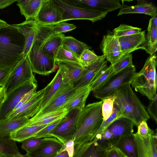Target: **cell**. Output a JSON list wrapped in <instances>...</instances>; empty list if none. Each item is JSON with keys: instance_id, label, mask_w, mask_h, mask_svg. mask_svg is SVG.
<instances>
[{"instance_id": "obj_1", "label": "cell", "mask_w": 157, "mask_h": 157, "mask_svg": "<svg viewBox=\"0 0 157 157\" xmlns=\"http://www.w3.org/2000/svg\"><path fill=\"white\" fill-rule=\"evenodd\" d=\"M102 101L88 104L81 111L76 132L72 140L75 147L92 141L103 121Z\"/></svg>"}, {"instance_id": "obj_2", "label": "cell", "mask_w": 157, "mask_h": 157, "mask_svg": "<svg viewBox=\"0 0 157 157\" xmlns=\"http://www.w3.org/2000/svg\"><path fill=\"white\" fill-rule=\"evenodd\" d=\"M129 83L120 87L111 94L116 98L114 106L119 111L121 117L128 119L137 126L150 118L145 106L134 92Z\"/></svg>"}, {"instance_id": "obj_3", "label": "cell", "mask_w": 157, "mask_h": 157, "mask_svg": "<svg viewBox=\"0 0 157 157\" xmlns=\"http://www.w3.org/2000/svg\"><path fill=\"white\" fill-rule=\"evenodd\" d=\"M23 36L10 25L0 29V67L11 71L23 57Z\"/></svg>"}, {"instance_id": "obj_4", "label": "cell", "mask_w": 157, "mask_h": 157, "mask_svg": "<svg viewBox=\"0 0 157 157\" xmlns=\"http://www.w3.org/2000/svg\"><path fill=\"white\" fill-rule=\"evenodd\" d=\"M156 65V55L155 54L150 55L141 70L136 73L130 83L136 91L150 101L157 94Z\"/></svg>"}, {"instance_id": "obj_5", "label": "cell", "mask_w": 157, "mask_h": 157, "mask_svg": "<svg viewBox=\"0 0 157 157\" xmlns=\"http://www.w3.org/2000/svg\"><path fill=\"white\" fill-rule=\"evenodd\" d=\"M43 44L41 40L36 35L27 57L33 72L47 75L55 71L56 63L54 59L43 52Z\"/></svg>"}, {"instance_id": "obj_6", "label": "cell", "mask_w": 157, "mask_h": 157, "mask_svg": "<svg viewBox=\"0 0 157 157\" xmlns=\"http://www.w3.org/2000/svg\"><path fill=\"white\" fill-rule=\"evenodd\" d=\"M136 71L134 65L125 68L117 73H113L102 86L93 92L94 96L101 100L108 97L117 89L130 83Z\"/></svg>"}, {"instance_id": "obj_7", "label": "cell", "mask_w": 157, "mask_h": 157, "mask_svg": "<svg viewBox=\"0 0 157 157\" xmlns=\"http://www.w3.org/2000/svg\"><path fill=\"white\" fill-rule=\"evenodd\" d=\"M33 73L27 56L23 57L10 71L3 86L6 95L25 82L36 80Z\"/></svg>"}, {"instance_id": "obj_8", "label": "cell", "mask_w": 157, "mask_h": 157, "mask_svg": "<svg viewBox=\"0 0 157 157\" xmlns=\"http://www.w3.org/2000/svg\"><path fill=\"white\" fill-rule=\"evenodd\" d=\"M81 111L75 109L68 112L49 134L48 137L56 138L63 144L72 140L76 131L78 120Z\"/></svg>"}, {"instance_id": "obj_9", "label": "cell", "mask_w": 157, "mask_h": 157, "mask_svg": "<svg viewBox=\"0 0 157 157\" xmlns=\"http://www.w3.org/2000/svg\"><path fill=\"white\" fill-rule=\"evenodd\" d=\"M63 10V21L73 20H87L93 23L101 20L107 15L99 11L76 6L65 2L63 0H54Z\"/></svg>"}, {"instance_id": "obj_10", "label": "cell", "mask_w": 157, "mask_h": 157, "mask_svg": "<svg viewBox=\"0 0 157 157\" xmlns=\"http://www.w3.org/2000/svg\"><path fill=\"white\" fill-rule=\"evenodd\" d=\"M37 87L36 80L27 81L11 91L0 106V120L5 119L19 102L22 96Z\"/></svg>"}, {"instance_id": "obj_11", "label": "cell", "mask_w": 157, "mask_h": 157, "mask_svg": "<svg viewBox=\"0 0 157 157\" xmlns=\"http://www.w3.org/2000/svg\"><path fill=\"white\" fill-rule=\"evenodd\" d=\"M63 12L54 0H43L35 21L42 25H55L62 22Z\"/></svg>"}, {"instance_id": "obj_12", "label": "cell", "mask_w": 157, "mask_h": 157, "mask_svg": "<svg viewBox=\"0 0 157 157\" xmlns=\"http://www.w3.org/2000/svg\"><path fill=\"white\" fill-rule=\"evenodd\" d=\"M44 93V88L36 91L25 104L17 110L8 114L6 118L26 117L29 119L32 117L41 109V103Z\"/></svg>"}, {"instance_id": "obj_13", "label": "cell", "mask_w": 157, "mask_h": 157, "mask_svg": "<svg viewBox=\"0 0 157 157\" xmlns=\"http://www.w3.org/2000/svg\"><path fill=\"white\" fill-rule=\"evenodd\" d=\"M76 88L72 84L63 83L47 104L36 114H40L63 108Z\"/></svg>"}, {"instance_id": "obj_14", "label": "cell", "mask_w": 157, "mask_h": 157, "mask_svg": "<svg viewBox=\"0 0 157 157\" xmlns=\"http://www.w3.org/2000/svg\"><path fill=\"white\" fill-rule=\"evenodd\" d=\"M66 2L82 8L94 10L107 13L120 8L119 0H63Z\"/></svg>"}, {"instance_id": "obj_15", "label": "cell", "mask_w": 157, "mask_h": 157, "mask_svg": "<svg viewBox=\"0 0 157 157\" xmlns=\"http://www.w3.org/2000/svg\"><path fill=\"white\" fill-rule=\"evenodd\" d=\"M134 125L133 122L124 117L120 118L112 123L106 128L112 134L107 151L114 147L122 137L133 134Z\"/></svg>"}, {"instance_id": "obj_16", "label": "cell", "mask_w": 157, "mask_h": 157, "mask_svg": "<svg viewBox=\"0 0 157 157\" xmlns=\"http://www.w3.org/2000/svg\"><path fill=\"white\" fill-rule=\"evenodd\" d=\"M61 75L62 83L73 84L82 76L85 68L75 63L66 61H56Z\"/></svg>"}, {"instance_id": "obj_17", "label": "cell", "mask_w": 157, "mask_h": 157, "mask_svg": "<svg viewBox=\"0 0 157 157\" xmlns=\"http://www.w3.org/2000/svg\"><path fill=\"white\" fill-rule=\"evenodd\" d=\"M137 148L138 157H157V132L143 137L133 133Z\"/></svg>"}, {"instance_id": "obj_18", "label": "cell", "mask_w": 157, "mask_h": 157, "mask_svg": "<svg viewBox=\"0 0 157 157\" xmlns=\"http://www.w3.org/2000/svg\"><path fill=\"white\" fill-rule=\"evenodd\" d=\"M11 25L23 36L25 42L23 57H27L35 39L37 28V22L35 20H25L21 23Z\"/></svg>"}, {"instance_id": "obj_19", "label": "cell", "mask_w": 157, "mask_h": 157, "mask_svg": "<svg viewBox=\"0 0 157 157\" xmlns=\"http://www.w3.org/2000/svg\"><path fill=\"white\" fill-rule=\"evenodd\" d=\"M145 32V30L130 35L117 37L121 51L127 55L139 49H143L142 45H144L146 41Z\"/></svg>"}, {"instance_id": "obj_20", "label": "cell", "mask_w": 157, "mask_h": 157, "mask_svg": "<svg viewBox=\"0 0 157 157\" xmlns=\"http://www.w3.org/2000/svg\"><path fill=\"white\" fill-rule=\"evenodd\" d=\"M106 56L102 55L101 58L96 62L85 69L80 78L74 84L75 88L89 85L93 79L101 71L107 67V61L105 60Z\"/></svg>"}, {"instance_id": "obj_21", "label": "cell", "mask_w": 157, "mask_h": 157, "mask_svg": "<svg viewBox=\"0 0 157 157\" xmlns=\"http://www.w3.org/2000/svg\"><path fill=\"white\" fill-rule=\"evenodd\" d=\"M63 144L55 137H49L40 147L29 153V157H54L59 153Z\"/></svg>"}, {"instance_id": "obj_22", "label": "cell", "mask_w": 157, "mask_h": 157, "mask_svg": "<svg viewBox=\"0 0 157 157\" xmlns=\"http://www.w3.org/2000/svg\"><path fill=\"white\" fill-rule=\"evenodd\" d=\"M91 91L89 85L76 88L63 108L68 112L75 109L81 111L85 106L86 100Z\"/></svg>"}, {"instance_id": "obj_23", "label": "cell", "mask_w": 157, "mask_h": 157, "mask_svg": "<svg viewBox=\"0 0 157 157\" xmlns=\"http://www.w3.org/2000/svg\"><path fill=\"white\" fill-rule=\"evenodd\" d=\"M137 3L134 6H128L122 2V4L117 16L122 14L139 13L154 16L157 13L156 7L152 2L145 0H138Z\"/></svg>"}, {"instance_id": "obj_24", "label": "cell", "mask_w": 157, "mask_h": 157, "mask_svg": "<svg viewBox=\"0 0 157 157\" xmlns=\"http://www.w3.org/2000/svg\"><path fill=\"white\" fill-rule=\"evenodd\" d=\"M68 113L64 108L40 114H36L28 120L27 125H42L50 124L63 117Z\"/></svg>"}, {"instance_id": "obj_25", "label": "cell", "mask_w": 157, "mask_h": 157, "mask_svg": "<svg viewBox=\"0 0 157 157\" xmlns=\"http://www.w3.org/2000/svg\"><path fill=\"white\" fill-rule=\"evenodd\" d=\"M74 148L72 157H106L107 152L93 140Z\"/></svg>"}, {"instance_id": "obj_26", "label": "cell", "mask_w": 157, "mask_h": 157, "mask_svg": "<svg viewBox=\"0 0 157 157\" xmlns=\"http://www.w3.org/2000/svg\"><path fill=\"white\" fill-rule=\"evenodd\" d=\"M133 134L122 137L114 147L120 152L123 157H138L137 146Z\"/></svg>"}, {"instance_id": "obj_27", "label": "cell", "mask_w": 157, "mask_h": 157, "mask_svg": "<svg viewBox=\"0 0 157 157\" xmlns=\"http://www.w3.org/2000/svg\"><path fill=\"white\" fill-rule=\"evenodd\" d=\"M65 36L63 33L54 34L50 36L43 43L42 47L43 52L55 59L58 50L62 46Z\"/></svg>"}, {"instance_id": "obj_28", "label": "cell", "mask_w": 157, "mask_h": 157, "mask_svg": "<svg viewBox=\"0 0 157 157\" xmlns=\"http://www.w3.org/2000/svg\"><path fill=\"white\" fill-rule=\"evenodd\" d=\"M49 124L42 125H27L25 124L12 132L9 137L15 141L22 142L29 138L34 137L37 132Z\"/></svg>"}, {"instance_id": "obj_29", "label": "cell", "mask_w": 157, "mask_h": 157, "mask_svg": "<svg viewBox=\"0 0 157 157\" xmlns=\"http://www.w3.org/2000/svg\"><path fill=\"white\" fill-rule=\"evenodd\" d=\"M29 119L26 117L0 120V136L9 137L13 131L25 125Z\"/></svg>"}, {"instance_id": "obj_30", "label": "cell", "mask_w": 157, "mask_h": 157, "mask_svg": "<svg viewBox=\"0 0 157 157\" xmlns=\"http://www.w3.org/2000/svg\"><path fill=\"white\" fill-rule=\"evenodd\" d=\"M62 83V76L58 70L52 80L44 88V93L42 101L41 109L48 102Z\"/></svg>"}, {"instance_id": "obj_31", "label": "cell", "mask_w": 157, "mask_h": 157, "mask_svg": "<svg viewBox=\"0 0 157 157\" xmlns=\"http://www.w3.org/2000/svg\"><path fill=\"white\" fill-rule=\"evenodd\" d=\"M62 46L72 52L78 58L84 50L92 48L90 46L71 36H65Z\"/></svg>"}, {"instance_id": "obj_32", "label": "cell", "mask_w": 157, "mask_h": 157, "mask_svg": "<svg viewBox=\"0 0 157 157\" xmlns=\"http://www.w3.org/2000/svg\"><path fill=\"white\" fill-rule=\"evenodd\" d=\"M100 47L103 55L106 56L111 53L121 51L117 37L115 36L113 34L104 35Z\"/></svg>"}, {"instance_id": "obj_33", "label": "cell", "mask_w": 157, "mask_h": 157, "mask_svg": "<svg viewBox=\"0 0 157 157\" xmlns=\"http://www.w3.org/2000/svg\"><path fill=\"white\" fill-rule=\"evenodd\" d=\"M43 0H29L27 4L20 8L21 13L26 20H35L39 11Z\"/></svg>"}, {"instance_id": "obj_34", "label": "cell", "mask_w": 157, "mask_h": 157, "mask_svg": "<svg viewBox=\"0 0 157 157\" xmlns=\"http://www.w3.org/2000/svg\"><path fill=\"white\" fill-rule=\"evenodd\" d=\"M147 30L146 41L143 47L150 55L157 50V27L149 23Z\"/></svg>"}, {"instance_id": "obj_35", "label": "cell", "mask_w": 157, "mask_h": 157, "mask_svg": "<svg viewBox=\"0 0 157 157\" xmlns=\"http://www.w3.org/2000/svg\"><path fill=\"white\" fill-rule=\"evenodd\" d=\"M113 73L112 65L101 71L89 85L91 91L94 92L102 86Z\"/></svg>"}, {"instance_id": "obj_36", "label": "cell", "mask_w": 157, "mask_h": 157, "mask_svg": "<svg viewBox=\"0 0 157 157\" xmlns=\"http://www.w3.org/2000/svg\"><path fill=\"white\" fill-rule=\"evenodd\" d=\"M0 152L6 155L12 156L21 154L16 141L9 137L0 136Z\"/></svg>"}, {"instance_id": "obj_37", "label": "cell", "mask_w": 157, "mask_h": 157, "mask_svg": "<svg viewBox=\"0 0 157 157\" xmlns=\"http://www.w3.org/2000/svg\"><path fill=\"white\" fill-rule=\"evenodd\" d=\"M57 61H66L75 63L82 65L79 58L73 52L63 47L62 46L58 50L55 57Z\"/></svg>"}, {"instance_id": "obj_38", "label": "cell", "mask_w": 157, "mask_h": 157, "mask_svg": "<svg viewBox=\"0 0 157 157\" xmlns=\"http://www.w3.org/2000/svg\"><path fill=\"white\" fill-rule=\"evenodd\" d=\"M48 138H39L32 137L29 138L22 142L21 147L27 153H29L40 147L48 140Z\"/></svg>"}, {"instance_id": "obj_39", "label": "cell", "mask_w": 157, "mask_h": 157, "mask_svg": "<svg viewBox=\"0 0 157 157\" xmlns=\"http://www.w3.org/2000/svg\"><path fill=\"white\" fill-rule=\"evenodd\" d=\"M141 28L121 24L113 30V35L116 37L130 35L141 31Z\"/></svg>"}, {"instance_id": "obj_40", "label": "cell", "mask_w": 157, "mask_h": 157, "mask_svg": "<svg viewBox=\"0 0 157 157\" xmlns=\"http://www.w3.org/2000/svg\"><path fill=\"white\" fill-rule=\"evenodd\" d=\"M97 56L93 50L86 49L80 55L79 59L84 67L89 66L98 61L102 57Z\"/></svg>"}, {"instance_id": "obj_41", "label": "cell", "mask_w": 157, "mask_h": 157, "mask_svg": "<svg viewBox=\"0 0 157 157\" xmlns=\"http://www.w3.org/2000/svg\"><path fill=\"white\" fill-rule=\"evenodd\" d=\"M116 98V96L111 94L108 97L102 100L101 111L103 121L106 120L112 115L113 112L114 102Z\"/></svg>"}, {"instance_id": "obj_42", "label": "cell", "mask_w": 157, "mask_h": 157, "mask_svg": "<svg viewBox=\"0 0 157 157\" xmlns=\"http://www.w3.org/2000/svg\"><path fill=\"white\" fill-rule=\"evenodd\" d=\"M121 117V115L119 110L113 105V112L112 115L106 120L102 121L99 128L95 133L93 140L98 138L112 123Z\"/></svg>"}, {"instance_id": "obj_43", "label": "cell", "mask_w": 157, "mask_h": 157, "mask_svg": "<svg viewBox=\"0 0 157 157\" xmlns=\"http://www.w3.org/2000/svg\"><path fill=\"white\" fill-rule=\"evenodd\" d=\"M132 54L126 55L113 64L112 66L113 73H117L124 69L134 66L132 61Z\"/></svg>"}, {"instance_id": "obj_44", "label": "cell", "mask_w": 157, "mask_h": 157, "mask_svg": "<svg viewBox=\"0 0 157 157\" xmlns=\"http://www.w3.org/2000/svg\"><path fill=\"white\" fill-rule=\"evenodd\" d=\"M76 26L73 24H70L63 21L54 25L53 30L55 34L66 33L76 28Z\"/></svg>"}, {"instance_id": "obj_45", "label": "cell", "mask_w": 157, "mask_h": 157, "mask_svg": "<svg viewBox=\"0 0 157 157\" xmlns=\"http://www.w3.org/2000/svg\"><path fill=\"white\" fill-rule=\"evenodd\" d=\"M62 118L54 122L40 130L34 137L39 138L48 137L49 134L56 127Z\"/></svg>"}, {"instance_id": "obj_46", "label": "cell", "mask_w": 157, "mask_h": 157, "mask_svg": "<svg viewBox=\"0 0 157 157\" xmlns=\"http://www.w3.org/2000/svg\"><path fill=\"white\" fill-rule=\"evenodd\" d=\"M157 94L151 101L148 105L147 112L150 117L157 123Z\"/></svg>"}, {"instance_id": "obj_47", "label": "cell", "mask_w": 157, "mask_h": 157, "mask_svg": "<svg viewBox=\"0 0 157 157\" xmlns=\"http://www.w3.org/2000/svg\"><path fill=\"white\" fill-rule=\"evenodd\" d=\"M137 131L136 133L140 136L144 137L149 134H154L155 131L150 128L148 126L147 122L143 121L137 126Z\"/></svg>"}, {"instance_id": "obj_48", "label": "cell", "mask_w": 157, "mask_h": 157, "mask_svg": "<svg viewBox=\"0 0 157 157\" xmlns=\"http://www.w3.org/2000/svg\"><path fill=\"white\" fill-rule=\"evenodd\" d=\"M75 144L74 140H71L63 144L59 153L63 151L67 152L69 157H72L74 151Z\"/></svg>"}, {"instance_id": "obj_49", "label": "cell", "mask_w": 157, "mask_h": 157, "mask_svg": "<svg viewBox=\"0 0 157 157\" xmlns=\"http://www.w3.org/2000/svg\"><path fill=\"white\" fill-rule=\"evenodd\" d=\"M125 55L124 53L120 51L107 55L106 58V60L111 63V65H113Z\"/></svg>"}, {"instance_id": "obj_50", "label": "cell", "mask_w": 157, "mask_h": 157, "mask_svg": "<svg viewBox=\"0 0 157 157\" xmlns=\"http://www.w3.org/2000/svg\"><path fill=\"white\" fill-rule=\"evenodd\" d=\"M36 91V90L33 89L25 94L21 98L19 102L12 112L17 110L25 104Z\"/></svg>"}, {"instance_id": "obj_51", "label": "cell", "mask_w": 157, "mask_h": 157, "mask_svg": "<svg viewBox=\"0 0 157 157\" xmlns=\"http://www.w3.org/2000/svg\"><path fill=\"white\" fill-rule=\"evenodd\" d=\"M10 71L7 68L0 67V86H4Z\"/></svg>"}, {"instance_id": "obj_52", "label": "cell", "mask_w": 157, "mask_h": 157, "mask_svg": "<svg viewBox=\"0 0 157 157\" xmlns=\"http://www.w3.org/2000/svg\"><path fill=\"white\" fill-rule=\"evenodd\" d=\"M106 157H123L120 152L116 148L113 147L107 151Z\"/></svg>"}, {"instance_id": "obj_53", "label": "cell", "mask_w": 157, "mask_h": 157, "mask_svg": "<svg viewBox=\"0 0 157 157\" xmlns=\"http://www.w3.org/2000/svg\"><path fill=\"white\" fill-rule=\"evenodd\" d=\"M17 0H0V9L5 8L17 1Z\"/></svg>"}, {"instance_id": "obj_54", "label": "cell", "mask_w": 157, "mask_h": 157, "mask_svg": "<svg viewBox=\"0 0 157 157\" xmlns=\"http://www.w3.org/2000/svg\"><path fill=\"white\" fill-rule=\"evenodd\" d=\"M6 97L4 86H0V106L5 100Z\"/></svg>"}, {"instance_id": "obj_55", "label": "cell", "mask_w": 157, "mask_h": 157, "mask_svg": "<svg viewBox=\"0 0 157 157\" xmlns=\"http://www.w3.org/2000/svg\"><path fill=\"white\" fill-rule=\"evenodd\" d=\"M149 23L157 27V13L150 19Z\"/></svg>"}, {"instance_id": "obj_56", "label": "cell", "mask_w": 157, "mask_h": 157, "mask_svg": "<svg viewBox=\"0 0 157 157\" xmlns=\"http://www.w3.org/2000/svg\"><path fill=\"white\" fill-rule=\"evenodd\" d=\"M10 25L7 24L5 21L0 19V29L10 26Z\"/></svg>"}, {"instance_id": "obj_57", "label": "cell", "mask_w": 157, "mask_h": 157, "mask_svg": "<svg viewBox=\"0 0 157 157\" xmlns=\"http://www.w3.org/2000/svg\"><path fill=\"white\" fill-rule=\"evenodd\" d=\"M54 157H69L68 153L66 151L61 152Z\"/></svg>"}, {"instance_id": "obj_58", "label": "cell", "mask_w": 157, "mask_h": 157, "mask_svg": "<svg viewBox=\"0 0 157 157\" xmlns=\"http://www.w3.org/2000/svg\"><path fill=\"white\" fill-rule=\"evenodd\" d=\"M9 156V157H29L26 154L25 155H22L21 154Z\"/></svg>"}, {"instance_id": "obj_59", "label": "cell", "mask_w": 157, "mask_h": 157, "mask_svg": "<svg viewBox=\"0 0 157 157\" xmlns=\"http://www.w3.org/2000/svg\"><path fill=\"white\" fill-rule=\"evenodd\" d=\"M0 157H9V155H6L0 152Z\"/></svg>"}]
</instances>
